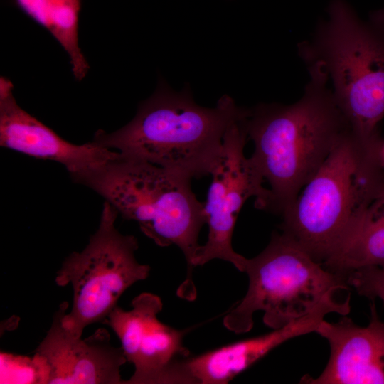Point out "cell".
I'll use <instances>...</instances> for the list:
<instances>
[{
  "label": "cell",
  "instance_id": "8fae6325",
  "mask_svg": "<svg viewBox=\"0 0 384 384\" xmlns=\"http://www.w3.org/2000/svg\"><path fill=\"white\" fill-rule=\"evenodd\" d=\"M373 302L366 326L346 316L336 323H319L315 333L329 343V361L317 378L305 375L300 383L384 384V322Z\"/></svg>",
  "mask_w": 384,
  "mask_h": 384
},
{
  "label": "cell",
  "instance_id": "277c9868",
  "mask_svg": "<svg viewBox=\"0 0 384 384\" xmlns=\"http://www.w3.org/2000/svg\"><path fill=\"white\" fill-rule=\"evenodd\" d=\"M327 12L299 54L321 65L351 132L370 146L384 117V8L363 21L344 0H332Z\"/></svg>",
  "mask_w": 384,
  "mask_h": 384
},
{
  "label": "cell",
  "instance_id": "5b68a950",
  "mask_svg": "<svg viewBox=\"0 0 384 384\" xmlns=\"http://www.w3.org/2000/svg\"><path fill=\"white\" fill-rule=\"evenodd\" d=\"M383 174L349 129L282 214L280 230L323 263L342 244Z\"/></svg>",
  "mask_w": 384,
  "mask_h": 384
},
{
  "label": "cell",
  "instance_id": "3957f363",
  "mask_svg": "<svg viewBox=\"0 0 384 384\" xmlns=\"http://www.w3.org/2000/svg\"><path fill=\"white\" fill-rule=\"evenodd\" d=\"M71 178L102 196L124 219L136 221L157 245L177 246L187 264L186 277L178 295L187 299L196 297L193 262L206 218L204 203L192 190V178L119 152Z\"/></svg>",
  "mask_w": 384,
  "mask_h": 384
},
{
  "label": "cell",
  "instance_id": "52a82bcc",
  "mask_svg": "<svg viewBox=\"0 0 384 384\" xmlns=\"http://www.w3.org/2000/svg\"><path fill=\"white\" fill-rule=\"evenodd\" d=\"M118 215L105 201L98 228L88 244L81 252L70 254L57 272L56 284H70L73 288L71 311L64 310L61 323L74 337H82L90 324L103 323L122 294L149 274L150 267L136 259L137 238L115 227Z\"/></svg>",
  "mask_w": 384,
  "mask_h": 384
},
{
  "label": "cell",
  "instance_id": "5bb4252c",
  "mask_svg": "<svg viewBox=\"0 0 384 384\" xmlns=\"http://www.w3.org/2000/svg\"><path fill=\"white\" fill-rule=\"evenodd\" d=\"M322 264L344 277L361 267H384V171L348 235Z\"/></svg>",
  "mask_w": 384,
  "mask_h": 384
},
{
  "label": "cell",
  "instance_id": "e0dca14e",
  "mask_svg": "<svg viewBox=\"0 0 384 384\" xmlns=\"http://www.w3.org/2000/svg\"><path fill=\"white\" fill-rule=\"evenodd\" d=\"M373 151L377 163L384 171V138L381 137L374 144Z\"/></svg>",
  "mask_w": 384,
  "mask_h": 384
},
{
  "label": "cell",
  "instance_id": "ba28073f",
  "mask_svg": "<svg viewBox=\"0 0 384 384\" xmlns=\"http://www.w3.org/2000/svg\"><path fill=\"white\" fill-rule=\"evenodd\" d=\"M247 117L227 129L219 160L210 173L212 181L204 202L208 239L197 251L194 267L220 259L245 272L247 258L236 252L232 245L238 214L246 201L252 197L258 209L267 210L269 205L270 190L265 187L263 178L244 153L248 139Z\"/></svg>",
  "mask_w": 384,
  "mask_h": 384
},
{
  "label": "cell",
  "instance_id": "9c48e42d",
  "mask_svg": "<svg viewBox=\"0 0 384 384\" xmlns=\"http://www.w3.org/2000/svg\"><path fill=\"white\" fill-rule=\"evenodd\" d=\"M132 309L116 306L103 324L118 336L127 361L134 367L128 384H188L182 362L191 356L183 346L186 330L171 327L158 319L161 298L143 292L135 297Z\"/></svg>",
  "mask_w": 384,
  "mask_h": 384
},
{
  "label": "cell",
  "instance_id": "6da1fadb",
  "mask_svg": "<svg viewBox=\"0 0 384 384\" xmlns=\"http://www.w3.org/2000/svg\"><path fill=\"white\" fill-rule=\"evenodd\" d=\"M306 65L310 78L298 101L260 103L245 121L254 144L250 159L269 185L267 211L280 215L350 129L325 71L318 63Z\"/></svg>",
  "mask_w": 384,
  "mask_h": 384
},
{
  "label": "cell",
  "instance_id": "7c38bea8",
  "mask_svg": "<svg viewBox=\"0 0 384 384\" xmlns=\"http://www.w3.org/2000/svg\"><path fill=\"white\" fill-rule=\"evenodd\" d=\"M13 84L0 78V145L36 159L63 164L70 176L114 158L118 152L92 141L72 144L23 110L13 95Z\"/></svg>",
  "mask_w": 384,
  "mask_h": 384
},
{
  "label": "cell",
  "instance_id": "7a4b0ae2",
  "mask_svg": "<svg viewBox=\"0 0 384 384\" xmlns=\"http://www.w3.org/2000/svg\"><path fill=\"white\" fill-rule=\"evenodd\" d=\"M250 109L228 95L214 107L195 102L190 89L176 92L161 83L142 102L135 117L111 133L100 129L93 141L119 154L140 159L191 178L210 175L219 160L224 135Z\"/></svg>",
  "mask_w": 384,
  "mask_h": 384
},
{
  "label": "cell",
  "instance_id": "9a60e30c",
  "mask_svg": "<svg viewBox=\"0 0 384 384\" xmlns=\"http://www.w3.org/2000/svg\"><path fill=\"white\" fill-rule=\"evenodd\" d=\"M35 22L47 29L68 53L72 72L78 81L89 65L78 45V18L81 0H15Z\"/></svg>",
  "mask_w": 384,
  "mask_h": 384
},
{
  "label": "cell",
  "instance_id": "2e32d148",
  "mask_svg": "<svg viewBox=\"0 0 384 384\" xmlns=\"http://www.w3.org/2000/svg\"><path fill=\"white\" fill-rule=\"evenodd\" d=\"M346 282L363 297L374 301L379 299L384 302V267L369 266L349 272Z\"/></svg>",
  "mask_w": 384,
  "mask_h": 384
},
{
  "label": "cell",
  "instance_id": "8992f818",
  "mask_svg": "<svg viewBox=\"0 0 384 384\" xmlns=\"http://www.w3.org/2000/svg\"><path fill=\"white\" fill-rule=\"evenodd\" d=\"M245 272L247 293L223 319L224 326L237 334L251 330L257 311L264 312L267 326L279 329L349 287L344 277L327 270L282 230L272 234L259 255L247 259Z\"/></svg>",
  "mask_w": 384,
  "mask_h": 384
},
{
  "label": "cell",
  "instance_id": "30bf717a",
  "mask_svg": "<svg viewBox=\"0 0 384 384\" xmlns=\"http://www.w3.org/2000/svg\"><path fill=\"white\" fill-rule=\"evenodd\" d=\"M68 307V302L60 305L32 358L38 383H124L120 375L127 362L122 348L112 345L109 332L102 328L84 339L69 334L61 323Z\"/></svg>",
  "mask_w": 384,
  "mask_h": 384
},
{
  "label": "cell",
  "instance_id": "4fadbf2b",
  "mask_svg": "<svg viewBox=\"0 0 384 384\" xmlns=\"http://www.w3.org/2000/svg\"><path fill=\"white\" fill-rule=\"evenodd\" d=\"M321 319L311 312L266 334L189 356L182 363L188 384H226L284 342L315 332Z\"/></svg>",
  "mask_w": 384,
  "mask_h": 384
}]
</instances>
